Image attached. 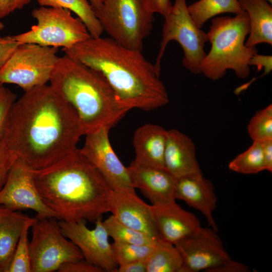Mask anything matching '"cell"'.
Returning <instances> with one entry per match:
<instances>
[{"label":"cell","instance_id":"cell-1","mask_svg":"<svg viewBox=\"0 0 272 272\" xmlns=\"http://www.w3.org/2000/svg\"><path fill=\"white\" fill-rule=\"evenodd\" d=\"M83 135L73 110L45 84L24 91L16 100L1 138L18 159L39 170L78 148Z\"/></svg>","mask_w":272,"mask_h":272},{"label":"cell","instance_id":"cell-2","mask_svg":"<svg viewBox=\"0 0 272 272\" xmlns=\"http://www.w3.org/2000/svg\"><path fill=\"white\" fill-rule=\"evenodd\" d=\"M62 50L65 55L100 73L120 101L130 109L149 111L169 102L166 87L154 64L141 51L101 36L91 37Z\"/></svg>","mask_w":272,"mask_h":272},{"label":"cell","instance_id":"cell-3","mask_svg":"<svg viewBox=\"0 0 272 272\" xmlns=\"http://www.w3.org/2000/svg\"><path fill=\"white\" fill-rule=\"evenodd\" d=\"M32 170L43 201L59 220L95 223L109 212L112 189L80 149L47 167Z\"/></svg>","mask_w":272,"mask_h":272},{"label":"cell","instance_id":"cell-4","mask_svg":"<svg viewBox=\"0 0 272 272\" xmlns=\"http://www.w3.org/2000/svg\"><path fill=\"white\" fill-rule=\"evenodd\" d=\"M49 82L76 115L84 135L102 126L110 129L131 109L100 73L65 54Z\"/></svg>","mask_w":272,"mask_h":272},{"label":"cell","instance_id":"cell-5","mask_svg":"<svg viewBox=\"0 0 272 272\" xmlns=\"http://www.w3.org/2000/svg\"><path fill=\"white\" fill-rule=\"evenodd\" d=\"M249 29V17L245 11L234 17L213 18L207 33L211 48L201 63L200 73L213 81L223 77L228 70L239 78H247L250 59L258 52L256 47L245 45Z\"/></svg>","mask_w":272,"mask_h":272},{"label":"cell","instance_id":"cell-6","mask_svg":"<svg viewBox=\"0 0 272 272\" xmlns=\"http://www.w3.org/2000/svg\"><path fill=\"white\" fill-rule=\"evenodd\" d=\"M94 11L109 37L125 47L142 51L154 21V14L142 0H105Z\"/></svg>","mask_w":272,"mask_h":272},{"label":"cell","instance_id":"cell-7","mask_svg":"<svg viewBox=\"0 0 272 272\" xmlns=\"http://www.w3.org/2000/svg\"><path fill=\"white\" fill-rule=\"evenodd\" d=\"M31 15L37 24L29 31L13 36L19 45L33 43L67 49L91 37L83 22L68 10L40 6L33 9Z\"/></svg>","mask_w":272,"mask_h":272},{"label":"cell","instance_id":"cell-8","mask_svg":"<svg viewBox=\"0 0 272 272\" xmlns=\"http://www.w3.org/2000/svg\"><path fill=\"white\" fill-rule=\"evenodd\" d=\"M164 18L162 39L154 63L157 73L160 75L161 60L166 48L171 41L174 40L180 45L183 51V66L193 74H201L200 67L206 55L204 46L208 41V36L192 19L186 0H175L171 11Z\"/></svg>","mask_w":272,"mask_h":272},{"label":"cell","instance_id":"cell-9","mask_svg":"<svg viewBox=\"0 0 272 272\" xmlns=\"http://www.w3.org/2000/svg\"><path fill=\"white\" fill-rule=\"evenodd\" d=\"M58 50L33 43L19 45L0 69V84H15L24 91L47 84L59 57Z\"/></svg>","mask_w":272,"mask_h":272},{"label":"cell","instance_id":"cell-10","mask_svg":"<svg viewBox=\"0 0 272 272\" xmlns=\"http://www.w3.org/2000/svg\"><path fill=\"white\" fill-rule=\"evenodd\" d=\"M56 220L37 219L31 226V272L57 271L65 263L84 258L78 247L63 235Z\"/></svg>","mask_w":272,"mask_h":272},{"label":"cell","instance_id":"cell-11","mask_svg":"<svg viewBox=\"0 0 272 272\" xmlns=\"http://www.w3.org/2000/svg\"><path fill=\"white\" fill-rule=\"evenodd\" d=\"M0 206L14 211L32 210L37 219L56 218V214L43 201L35 184L33 170L17 159L0 190Z\"/></svg>","mask_w":272,"mask_h":272},{"label":"cell","instance_id":"cell-12","mask_svg":"<svg viewBox=\"0 0 272 272\" xmlns=\"http://www.w3.org/2000/svg\"><path fill=\"white\" fill-rule=\"evenodd\" d=\"M58 222L63 235L78 247L85 260L103 271L117 272L118 265L115 260L102 217L96 221L93 229L87 227L85 220Z\"/></svg>","mask_w":272,"mask_h":272},{"label":"cell","instance_id":"cell-13","mask_svg":"<svg viewBox=\"0 0 272 272\" xmlns=\"http://www.w3.org/2000/svg\"><path fill=\"white\" fill-rule=\"evenodd\" d=\"M109 129L102 126L85 135L84 145L80 150L112 190H134L127 168L121 163L111 145Z\"/></svg>","mask_w":272,"mask_h":272},{"label":"cell","instance_id":"cell-14","mask_svg":"<svg viewBox=\"0 0 272 272\" xmlns=\"http://www.w3.org/2000/svg\"><path fill=\"white\" fill-rule=\"evenodd\" d=\"M217 233L201 227L174 244L182 259V272L208 271L231 259Z\"/></svg>","mask_w":272,"mask_h":272},{"label":"cell","instance_id":"cell-15","mask_svg":"<svg viewBox=\"0 0 272 272\" xmlns=\"http://www.w3.org/2000/svg\"><path fill=\"white\" fill-rule=\"evenodd\" d=\"M108 206L109 212L121 223L148 235L156 242L160 241L152 206L140 198L134 189L112 190Z\"/></svg>","mask_w":272,"mask_h":272},{"label":"cell","instance_id":"cell-16","mask_svg":"<svg viewBox=\"0 0 272 272\" xmlns=\"http://www.w3.org/2000/svg\"><path fill=\"white\" fill-rule=\"evenodd\" d=\"M156 227L160 240L175 244L192 235L201 226L198 219L176 203L152 205Z\"/></svg>","mask_w":272,"mask_h":272},{"label":"cell","instance_id":"cell-17","mask_svg":"<svg viewBox=\"0 0 272 272\" xmlns=\"http://www.w3.org/2000/svg\"><path fill=\"white\" fill-rule=\"evenodd\" d=\"M133 186L139 188L152 205L175 200L177 178L165 169L137 164L127 167Z\"/></svg>","mask_w":272,"mask_h":272},{"label":"cell","instance_id":"cell-18","mask_svg":"<svg viewBox=\"0 0 272 272\" xmlns=\"http://www.w3.org/2000/svg\"><path fill=\"white\" fill-rule=\"evenodd\" d=\"M174 197L199 211L206 219L210 228L218 232V226L213 216L217 205V197L212 182L202 174L177 178Z\"/></svg>","mask_w":272,"mask_h":272},{"label":"cell","instance_id":"cell-19","mask_svg":"<svg viewBox=\"0 0 272 272\" xmlns=\"http://www.w3.org/2000/svg\"><path fill=\"white\" fill-rule=\"evenodd\" d=\"M166 170L176 178L202 174L192 140L176 129L167 130L164 153Z\"/></svg>","mask_w":272,"mask_h":272},{"label":"cell","instance_id":"cell-20","mask_svg":"<svg viewBox=\"0 0 272 272\" xmlns=\"http://www.w3.org/2000/svg\"><path fill=\"white\" fill-rule=\"evenodd\" d=\"M167 130L156 124H146L134 132L133 145L137 164L165 169L164 153Z\"/></svg>","mask_w":272,"mask_h":272},{"label":"cell","instance_id":"cell-21","mask_svg":"<svg viewBox=\"0 0 272 272\" xmlns=\"http://www.w3.org/2000/svg\"><path fill=\"white\" fill-rule=\"evenodd\" d=\"M33 218L0 206V272H8L23 229Z\"/></svg>","mask_w":272,"mask_h":272},{"label":"cell","instance_id":"cell-22","mask_svg":"<svg viewBox=\"0 0 272 272\" xmlns=\"http://www.w3.org/2000/svg\"><path fill=\"white\" fill-rule=\"evenodd\" d=\"M249 17V33L245 45L255 47L260 43L272 45V8L266 0H238Z\"/></svg>","mask_w":272,"mask_h":272},{"label":"cell","instance_id":"cell-23","mask_svg":"<svg viewBox=\"0 0 272 272\" xmlns=\"http://www.w3.org/2000/svg\"><path fill=\"white\" fill-rule=\"evenodd\" d=\"M183 261L174 244L159 241L147 260V272H182Z\"/></svg>","mask_w":272,"mask_h":272},{"label":"cell","instance_id":"cell-24","mask_svg":"<svg viewBox=\"0 0 272 272\" xmlns=\"http://www.w3.org/2000/svg\"><path fill=\"white\" fill-rule=\"evenodd\" d=\"M40 6L62 8L74 13L85 24L91 37L103 32L94 11L88 0H37Z\"/></svg>","mask_w":272,"mask_h":272},{"label":"cell","instance_id":"cell-25","mask_svg":"<svg viewBox=\"0 0 272 272\" xmlns=\"http://www.w3.org/2000/svg\"><path fill=\"white\" fill-rule=\"evenodd\" d=\"M188 12L196 25L201 28L209 19L223 13L235 15L244 11L238 0H199L187 6Z\"/></svg>","mask_w":272,"mask_h":272},{"label":"cell","instance_id":"cell-26","mask_svg":"<svg viewBox=\"0 0 272 272\" xmlns=\"http://www.w3.org/2000/svg\"><path fill=\"white\" fill-rule=\"evenodd\" d=\"M103 222L109 236L115 242L149 245H155L158 242L148 235L121 223L112 215Z\"/></svg>","mask_w":272,"mask_h":272},{"label":"cell","instance_id":"cell-27","mask_svg":"<svg viewBox=\"0 0 272 272\" xmlns=\"http://www.w3.org/2000/svg\"><path fill=\"white\" fill-rule=\"evenodd\" d=\"M230 170L244 174H256L264 170L261 142H253L251 146L229 164Z\"/></svg>","mask_w":272,"mask_h":272},{"label":"cell","instance_id":"cell-28","mask_svg":"<svg viewBox=\"0 0 272 272\" xmlns=\"http://www.w3.org/2000/svg\"><path fill=\"white\" fill-rule=\"evenodd\" d=\"M36 220L33 218L24 226L8 272H31L28 230Z\"/></svg>","mask_w":272,"mask_h":272},{"label":"cell","instance_id":"cell-29","mask_svg":"<svg viewBox=\"0 0 272 272\" xmlns=\"http://www.w3.org/2000/svg\"><path fill=\"white\" fill-rule=\"evenodd\" d=\"M247 130L253 142L272 140L271 104L256 112L249 121Z\"/></svg>","mask_w":272,"mask_h":272},{"label":"cell","instance_id":"cell-30","mask_svg":"<svg viewBox=\"0 0 272 272\" xmlns=\"http://www.w3.org/2000/svg\"><path fill=\"white\" fill-rule=\"evenodd\" d=\"M111 245L115 260L118 266L147 259L155 246L115 242Z\"/></svg>","mask_w":272,"mask_h":272},{"label":"cell","instance_id":"cell-31","mask_svg":"<svg viewBox=\"0 0 272 272\" xmlns=\"http://www.w3.org/2000/svg\"><path fill=\"white\" fill-rule=\"evenodd\" d=\"M0 137V190L5 184L10 169L17 159Z\"/></svg>","mask_w":272,"mask_h":272},{"label":"cell","instance_id":"cell-32","mask_svg":"<svg viewBox=\"0 0 272 272\" xmlns=\"http://www.w3.org/2000/svg\"><path fill=\"white\" fill-rule=\"evenodd\" d=\"M17 99L16 95L3 85L0 86V137L5 125L8 114Z\"/></svg>","mask_w":272,"mask_h":272},{"label":"cell","instance_id":"cell-33","mask_svg":"<svg viewBox=\"0 0 272 272\" xmlns=\"http://www.w3.org/2000/svg\"><path fill=\"white\" fill-rule=\"evenodd\" d=\"M59 272H103L100 268L93 265L84 258L65 263L58 269Z\"/></svg>","mask_w":272,"mask_h":272},{"label":"cell","instance_id":"cell-34","mask_svg":"<svg viewBox=\"0 0 272 272\" xmlns=\"http://www.w3.org/2000/svg\"><path fill=\"white\" fill-rule=\"evenodd\" d=\"M19 45L13 36H0V69L8 61Z\"/></svg>","mask_w":272,"mask_h":272},{"label":"cell","instance_id":"cell-35","mask_svg":"<svg viewBox=\"0 0 272 272\" xmlns=\"http://www.w3.org/2000/svg\"><path fill=\"white\" fill-rule=\"evenodd\" d=\"M146 9L150 12L166 16L171 11L172 4L170 0H142Z\"/></svg>","mask_w":272,"mask_h":272},{"label":"cell","instance_id":"cell-36","mask_svg":"<svg viewBox=\"0 0 272 272\" xmlns=\"http://www.w3.org/2000/svg\"><path fill=\"white\" fill-rule=\"evenodd\" d=\"M31 0H0V19L16 10L23 9Z\"/></svg>","mask_w":272,"mask_h":272},{"label":"cell","instance_id":"cell-37","mask_svg":"<svg viewBox=\"0 0 272 272\" xmlns=\"http://www.w3.org/2000/svg\"><path fill=\"white\" fill-rule=\"evenodd\" d=\"M248 267L245 264L230 259L225 263L212 268L208 272H248Z\"/></svg>","mask_w":272,"mask_h":272},{"label":"cell","instance_id":"cell-38","mask_svg":"<svg viewBox=\"0 0 272 272\" xmlns=\"http://www.w3.org/2000/svg\"><path fill=\"white\" fill-rule=\"evenodd\" d=\"M271 55H259L258 53L253 56L249 62V65H256L257 70H260L262 67L264 68V74H267L271 70Z\"/></svg>","mask_w":272,"mask_h":272},{"label":"cell","instance_id":"cell-39","mask_svg":"<svg viewBox=\"0 0 272 272\" xmlns=\"http://www.w3.org/2000/svg\"><path fill=\"white\" fill-rule=\"evenodd\" d=\"M147 259L118 266L117 272H147Z\"/></svg>","mask_w":272,"mask_h":272},{"label":"cell","instance_id":"cell-40","mask_svg":"<svg viewBox=\"0 0 272 272\" xmlns=\"http://www.w3.org/2000/svg\"><path fill=\"white\" fill-rule=\"evenodd\" d=\"M264 170L272 172V140L261 142Z\"/></svg>","mask_w":272,"mask_h":272},{"label":"cell","instance_id":"cell-41","mask_svg":"<svg viewBox=\"0 0 272 272\" xmlns=\"http://www.w3.org/2000/svg\"><path fill=\"white\" fill-rule=\"evenodd\" d=\"M105 0H88L94 10L99 8Z\"/></svg>","mask_w":272,"mask_h":272},{"label":"cell","instance_id":"cell-42","mask_svg":"<svg viewBox=\"0 0 272 272\" xmlns=\"http://www.w3.org/2000/svg\"><path fill=\"white\" fill-rule=\"evenodd\" d=\"M4 27V24L0 21V30L2 29Z\"/></svg>","mask_w":272,"mask_h":272},{"label":"cell","instance_id":"cell-43","mask_svg":"<svg viewBox=\"0 0 272 272\" xmlns=\"http://www.w3.org/2000/svg\"><path fill=\"white\" fill-rule=\"evenodd\" d=\"M269 3H270L271 4L272 3V0H266Z\"/></svg>","mask_w":272,"mask_h":272},{"label":"cell","instance_id":"cell-44","mask_svg":"<svg viewBox=\"0 0 272 272\" xmlns=\"http://www.w3.org/2000/svg\"><path fill=\"white\" fill-rule=\"evenodd\" d=\"M2 85L0 84V86H2Z\"/></svg>","mask_w":272,"mask_h":272}]
</instances>
